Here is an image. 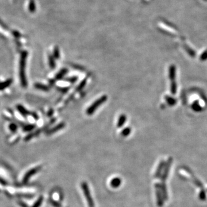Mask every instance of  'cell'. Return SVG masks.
<instances>
[{
    "mask_svg": "<svg viewBox=\"0 0 207 207\" xmlns=\"http://www.w3.org/2000/svg\"><path fill=\"white\" fill-rule=\"evenodd\" d=\"M28 52L25 50L23 51L20 54L19 62V77L22 87L25 88L28 86V82L25 75V67L27 58L28 56Z\"/></svg>",
    "mask_w": 207,
    "mask_h": 207,
    "instance_id": "6da1fadb",
    "label": "cell"
},
{
    "mask_svg": "<svg viewBox=\"0 0 207 207\" xmlns=\"http://www.w3.org/2000/svg\"><path fill=\"white\" fill-rule=\"evenodd\" d=\"M108 99V97L106 95H104L103 96L100 97L99 99L96 100L93 103L86 109V114L89 116L92 115L104 103H105Z\"/></svg>",
    "mask_w": 207,
    "mask_h": 207,
    "instance_id": "7a4b0ae2",
    "label": "cell"
},
{
    "mask_svg": "<svg viewBox=\"0 0 207 207\" xmlns=\"http://www.w3.org/2000/svg\"><path fill=\"white\" fill-rule=\"evenodd\" d=\"M82 190L84 192V196L85 197L87 203L88 204L89 207H94V201L93 200V198L91 196L90 192L89 190V188L88 185L87 184L86 182H82L81 185Z\"/></svg>",
    "mask_w": 207,
    "mask_h": 207,
    "instance_id": "3957f363",
    "label": "cell"
},
{
    "mask_svg": "<svg viewBox=\"0 0 207 207\" xmlns=\"http://www.w3.org/2000/svg\"><path fill=\"white\" fill-rule=\"evenodd\" d=\"M42 168V166H37V167H35L34 168H32V169H30L28 172H27L25 173V175H24V177H23V182L24 184H27L28 182V181L30 180V178L31 177H32L33 175H34V174H36L37 172L40 171Z\"/></svg>",
    "mask_w": 207,
    "mask_h": 207,
    "instance_id": "277c9868",
    "label": "cell"
},
{
    "mask_svg": "<svg viewBox=\"0 0 207 207\" xmlns=\"http://www.w3.org/2000/svg\"><path fill=\"white\" fill-rule=\"evenodd\" d=\"M66 126V124L64 122H61L59 124H58L56 125H55V127H54L53 128H52L50 130H48L46 131V135H52L61 130H62L63 128H65Z\"/></svg>",
    "mask_w": 207,
    "mask_h": 207,
    "instance_id": "5b68a950",
    "label": "cell"
},
{
    "mask_svg": "<svg viewBox=\"0 0 207 207\" xmlns=\"http://www.w3.org/2000/svg\"><path fill=\"white\" fill-rule=\"evenodd\" d=\"M16 108H17V111L20 112V113L24 117H27L31 114V113L28 110L25 109L21 105H20V104L17 105L16 106Z\"/></svg>",
    "mask_w": 207,
    "mask_h": 207,
    "instance_id": "8992f818",
    "label": "cell"
},
{
    "mask_svg": "<svg viewBox=\"0 0 207 207\" xmlns=\"http://www.w3.org/2000/svg\"><path fill=\"white\" fill-rule=\"evenodd\" d=\"M121 178L118 177L113 178L110 182V185L113 188H117L119 187L121 185Z\"/></svg>",
    "mask_w": 207,
    "mask_h": 207,
    "instance_id": "52a82bcc",
    "label": "cell"
},
{
    "mask_svg": "<svg viewBox=\"0 0 207 207\" xmlns=\"http://www.w3.org/2000/svg\"><path fill=\"white\" fill-rule=\"evenodd\" d=\"M68 70L67 69H62L61 71H59L58 74L56 75L55 80H62L66 74L68 73Z\"/></svg>",
    "mask_w": 207,
    "mask_h": 207,
    "instance_id": "ba28073f",
    "label": "cell"
},
{
    "mask_svg": "<svg viewBox=\"0 0 207 207\" xmlns=\"http://www.w3.org/2000/svg\"><path fill=\"white\" fill-rule=\"evenodd\" d=\"M127 121V116L124 114H121L119 116L117 123V126L118 128L122 127Z\"/></svg>",
    "mask_w": 207,
    "mask_h": 207,
    "instance_id": "9c48e42d",
    "label": "cell"
},
{
    "mask_svg": "<svg viewBox=\"0 0 207 207\" xmlns=\"http://www.w3.org/2000/svg\"><path fill=\"white\" fill-rule=\"evenodd\" d=\"M34 87L37 89L44 91V92H48L50 90V87L49 86H46L44 84H40V83H35L34 84Z\"/></svg>",
    "mask_w": 207,
    "mask_h": 207,
    "instance_id": "30bf717a",
    "label": "cell"
},
{
    "mask_svg": "<svg viewBox=\"0 0 207 207\" xmlns=\"http://www.w3.org/2000/svg\"><path fill=\"white\" fill-rule=\"evenodd\" d=\"M12 82H13L12 79L10 78V79L6 80L4 82H1L0 83V90H2L6 89V87H8V86H10L12 84Z\"/></svg>",
    "mask_w": 207,
    "mask_h": 207,
    "instance_id": "8fae6325",
    "label": "cell"
},
{
    "mask_svg": "<svg viewBox=\"0 0 207 207\" xmlns=\"http://www.w3.org/2000/svg\"><path fill=\"white\" fill-rule=\"evenodd\" d=\"M36 125L34 124H29L24 125L23 131L24 132H30L36 128Z\"/></svg>",
    "mask_w": 207,
    "mask_h": 207,
    "instance_id": "7c38bea8",
    "label": "cell"
},
{
    "mask_svg": "<svg viewBox=\"0 0 207 207\" xmlns=\"http://www.w3.org/2000/svg\"><path fill=\"white\" fill-rule=\"evenodd\" d=\"M49 64L50 68L52 69H54L56 67V62L55 59L52 55H49Z\"/></svg>",
    "mask_w": 207,
    "mask_h": 207,
    "instance_id": "4fadbf2b",
    "label": "cell"
},
{
    "mask_svg": "<svg viewBox=\"0 0 207 207\" xmlns=\"http://www.w3.org/2000/svg\"><path fill=\"white\" fill-rule=\"evenodd\" d=\"M53 56L55 59H59L61 57V53L59 49V47L58 46H55L54 49L53 51Z\"/></svg>",
    "mask_w": 207,
    "mask_h": 207,
    "instance_id": "5bb4252c",
    "label": "cell"
},
{
    "mask_svg": "<svg viewBox=\"0 0 207 207\" xmlns=\"http://www.w3.org/2000/svg\"><path fill=\"white\" fill-rule=\"evenodd\" d=\"M131 132V128L130 127H126L121 131V135L124 137H126L130 135Z\"/></svg>",
    "mask_w": 207,
    "mask_h": 207,
    "instance_id": "9a60e30c",
    "label": "cell"
},
{
    "mask_svg": "<svg viewBox=\"0 0 207 207\" xmlns=\"http://www.w3.org/2000/svg\"><path fill=\"white\" fill-rule=\"evenodd\" d=\"M29 11L31 13H34L36 11V5L34 0H30L28 6Z\"/></svg>",
    "mask_w": 207,
    "mask_h": 207,
    "instance_id": "2e32d148",
    "label": "cell"
},
{
    "mask_svg": "<svg viewBox=\"0 0 207 207\" xmlns=\"http://www.w3.org/2000/svg\"><path fill=\"white\" fill-rule=\"evenodd\" d=\"M43 197L42 196H40L38 199L35 201L34 205L32 206V207H40L42 203H43Z\"/></svg>",
    "mask_w": 207,
    "mask_h": 207,
    "instance_id": "e0dca14e",
    "label": "cell"
},
{
    "mask_svg": "<svg viewBox=\"0 0 207 207\" xmlns=\"http://www.w3.org/2000/svg\"><path fill=\"white\" fill-rule=\"evenodd\" d=\"M86 80H84L83 81H82L80 83V84L78 85V86L77 87V89H76V90H77V91H81V90H82L84 88V87L85 86V85H86Z\"/></svg>",
    "mask_w": 207,
    "mask_h": 207,
    "instance_id": "ac0fdd59",
    "label": "cell"
},
{
    "mask_svg": "<svg viewBox=\"0 0 207 207\" xmlns=\"http://www.w3.org/2000/svg\"><path fill=\"white\" fill-rule=\"evenodd\" d=\"M9 128L11 130V131L12 132H16L17 130V125L16 123H12L11 124H9Z\"/></svg>",
    "mask_w": 207,
    "mask_h": 207,
    "instance_id": "d6986e66",
    "label": "cell"
},
{
    "mask_svg": "<svg viewBox=\"0 0 207 207\" xmlns=\"http://www.w3.org/2000/svg\"><path fill=\"white\" fill-rule=\"evenodd\" d=\"M17 196L20 197H24L25 199H31L34 196V195L32 194H30V193H28H28H24V194H18Z\"/></svg>",
    "mask_w": 207,
    "mask_h": 207,
    "instance_id": "ffe728a7",
    "label": "cell"
},
{
    "mask_svg": "<svg viewBox=\"0 0 207 207\" xmlns=\"http://www.w3.org/2000/svg\"><path fill=\"white\" fill-rule=\"evenodd\" d=\"M65 81H68L69 82L71 83V84H74L75 83L77 80H78V77H76V76H74V77H70V78H65L64 79Z\"/></svg>",
    "mask_w": 207,
    "mask_h": 207,
    "instance_id": "44dd1931",
    "label": "cell"
},
{
    "mask_svg": "<svg viewBox=\"0 0 207 207\" xmlns=\"http://www.w3.org/2000/svg\"><path fill=\"white\" fill-rule=\"evenodd\" d=\"M34 137H35V135H34V132L30 133V134H28V135L25 137V138H24V140L26 141V142L29 141V140H30L31 139H32L34 138Z\"/></svg>",
    "mask_w": 207,
    "mask_h": 207,
    "instance_id": "7402d4cb",
    "label": "cell"
},
{
    "mask_svg": "<svg viewBox=\"0 0 207 207\" xmlns=\"http://www.w3.org/2000/svg\"><path fill=\"white\" fill-rule=\"evenodd\" d=\"M50 203L51 204L52 206L54 207H62V205L61 204V203H58L57 201H54L52 200L50 201Z\"/></svg>",
    "mask_w": 207,
    "mask_h": 207,
    "instance_id": "603a6c76",
    "label": "cell"
},
{
    "mask_svg": "<svg viewBox=\"0 0 207 207\" xmlns=\"http://www.w3.org/2000/svg\"><path fill=\"white\" fill-rule=\"evenodd\" d=\"M11 33H12V34H13V36H15L16 38H20L21 36V34L19 32H18L17 31H16V30L12 31Z\"/></svg>",
    "mask_w": 207,
    "mask_h": 207,
    "instance_id": "cb8c5ba5",
    "label": "cell"
},
{
    "mask_svg": "<svg viewBox=\"0 0 207 207\" xmlns=\"http://www.w3.org/2000/svg\"><path fill=\"white\" fill-rule=\"evenodd\" d=\"M0 25L5 30H9V28L8 27V26L5 23H4V22H2L1 20H0Z\"/></svg>",
    "mask_w": 207,
    "mask_h": 207,
    "instance_id": "d4e9b609",
    "label": "cell"
},
{
    "mask_svg": "<svg viewBox=\"0 0 207 207\" xmlns=\"http://www.w3.org/2000/svg\"><path fill=\"white\" fill-rule=\"evenodd\" d=\"M18 204H19V206L21 207H29L28 205H27L25 203L23 202V201H18Z\"/></svg>",
    "mask_w": 207,
    "mask_h": 207,
    "instance_id": "484cf974",
    "label": "cell"
},
{
    "mask_svg": "<svg viewBox=\"0 0 207 207\" xmlns=\"http://www.w3.org/2000/svg\"><path fill=\"white\" fill-rule=\"evenodd\" d=\"M0 184L3 186H6L8 185V182L1 177H0Z\"/></svg>",
    "mask_w": 207,
    "mask_h": 207,
    "instance_id": "4316f807",
    "label": "cell"
},
{
    "mask_svg": "<svg viewBox=\"0 0 207 207\" xmlns=\"http://www.w3.org/2000/svg\"><path fill=\"white\" fill-rule=\"evenodd\" d=\"M31 115H32V117L34 118V119H35L36 120H38V119H39V116H38V115H37V114L36 113H35V112H32V113H31Z\"/></svg>",
    "mask_w": 207,
    "mask_h": 207,
    "instance_id": "83f0119b",
    "label": "cell"
},
{
    "mask_svg": "<svg viewBox=\"0 0 207 207\" xmlns=\"http://www.w3.org/2000/svg\"><path fill=\"white\" fill-rule=\"evenodd\" d=\"M53 113H54L53 109H50V110L48 111V112H47V116L51 118L52 116V115H53Z\"/></svg>",
    "mask_w": 207,
    "mask_h": 207,
    "instance_id": "f1b7e54d",
    "label": "cell"
}]
</instances>
